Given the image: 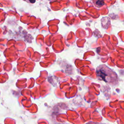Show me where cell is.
<instances>
[{"mask_svg":"<svg viewBox=\"0 0 124 124\" xmlns=\"http://www.w3.org/2000/svg\"><path fill=\"white\" fill-rule=\"evenodd\" d=\"M93 124V123H90V124H89V123H88V124Z\"/></svg>","mask_w":124,"mask_h":124,"instance_id":"3957f363","label":"cell"},{"mask_svg":"<svg viewBox=\"0 0 124 124\" xmlns=\"http://www.w3.org/2000/svg\"><path fill=\"white\" fill-rule=\"evenodd\" d=\"M95 3L97 6H101L104 4V2L103 0H97V1H96Z\"/></svg>","mask_w":124,"mask_h":124,"instance_id":"6da1fadb","label":"cell"},{"mask_svg":"<svg viewBox=\"0 0 124 124\" xmlns=\"http://www.w3.org/2000/svg\"><path fill=\"white\" fill-rule=\"evenodd\" d=\"M35 0H29V1L31 2H32V3H33L34 1H35Z\"/></svg>","mask_w":124,"mask_h":124,"instance_id":"7a4b0ae2","label":"cell"}]
</instances>
